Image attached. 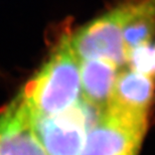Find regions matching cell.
Returning <instances> with one entry per match:
<instances>
[{
  "label": "cell",
  "mask_w": 155,
  "mask_h": 155,
  "mask_svg": "<svg viewBox=\"0 0 155 155\" xmlns=\"http://www.w3.org/2000/svg\"><path fill=\"white\" fill-rule=\"evenodd\" d=\"M0 155H48L19 96L0 112Z\"/></svg>",
  "instance_id": "cell-5"
},
{
  "label": "cell",
  "mask_w": 155,
  "mask_h": 155,
  "mask_svg": "<svg viewBox=\"0 0 155 155\" xmlns=\"http://www.w3.org/2000/svg\"><path fill=\"white\" fill-rule=\"evenodd\" d=\"M71 35L70 30H64L48 61L19 95L30 116L55 115L79 101L80 61L71 45Z\"/></svg>",
  "instance_id": "cell-1"
},
{
  "label": "cell",
  "mask_w": 155,
  "mask_h": 155,
  "mask_svg": "<svg viewBox=\"0 0 155 155\" xmlns=\"http://www.w3.org/2000/svg\"><path fill=\"white\" fill-rule=\"evenodd\" d=\"M153 95V80L132 70L123 71L117 75L108 106L127 112L147 115Z\"/></svg>",
  "instance_id": "cell-6"
},
{
  "label": "cell",
  "mask_w": 155,
  "mask_h": 155,
  "mask_svg": "<svg viewBox=\"0 0 155 155\" xmlns=\"http://www.w3.org/2000/svg\"><path fill=\"white\" fill-rule=\"evenodd\" d=\"M128 16L126 0L90 21L71 35V45L79 61L102 60L117 68L126 64L123 27Z\"/></svg>",
  "instance_id": "cell-3"
},
{
  "label": "cell",
  "mask_w": 155,
  "mask_h": 155,
  "mask_svg": "<svg viewBox=\"0 0 155 155\" xmlns=\"http://www.w3.org/2000/svg\"><path fill=\"white\" fill-rule=\"evenodd\" d=\"M81 91L84 100L102 110L108 106L117 78V67L107 61H80Z\"/></svg>",
  "instance_id": "cell-7"
},
{
  "label": "cell",
  "mask_w": 155,
  "mask_h": 155,
  "mask_svg": "<svg viewBox=\"0 0 155 155\" xmlns=\"http://www.w3.org/2000/svg\"><path fill=\"white\" fill-rule=\"evenodd\" d=\"M104 110L80 100L51 116H30L35 132L48 155H80L86 136L100 120Z\"/></svg>",
  "instance_id": "cell-2"
},
{
  "label": "cell",
  "mask_w": 155,
  "mask_h": 155,
  "mask_svg": "<svg viewBox=\"0 0 155 155\" xmlns=\"http://www.w3.org/2000/svg\"><path fill=\"white\" fill-rule=\"evenodd\" d=\"M128 16L123 27L126 54L129 49L151 42L155 35V0H126Z\"/></svg>",
  "instance_id": "cell-8"
},
{
  "label": "cell",
  "mask_w": 155,
  "mask_h": 155,
  "mask_svg": "<svg viewBox=\"0 0 155 155\" xmlns=\"http://www.w3.org/2000/svg\"><path fill=\"white\" fill-rule=\"evenodd\" d=\"M126 63L130 70L155 80V45L149 42L129 49L126 54Z\"/></svg>",
  "instance_id": "cell-9"
},
{
  "label": "cell",
  "mask_w": 155,
  "mask_h": 155,
  "mask_svg": "<svg viewBox=\"0 0 155 155\" xmlns=\"http://www.w3.org/2000/svg\"><path fill=\"white\" fill-rule=\"evenodd\" d=\"M147 125V115L106 107L87 133L80 155H137Z\"/></svg>",
  "instance_id": "cell-4"
}]
</instances>
